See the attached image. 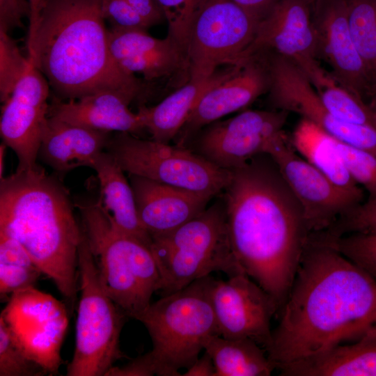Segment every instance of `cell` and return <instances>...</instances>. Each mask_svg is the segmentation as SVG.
<instances>
[{
	"label": "cell",
	"mask_w": 376,
	"mask_h": 376,
	"mask_svg": "<svg viewBox=\"0 0 376 376\" xmlns=\"http://www.w3.org/2000/svg\"><path fill=\"white\" fill-rule=\"evenodd\" d=\"M280 312L266 350L275 369L376 332V281L308 237Z\"/></svg>",
	"instance_id": "obj_1"
},
{
	"label": "cell",
	"mask_w": 376,
	"mask_h": 376,
	"mask_svg": "<svg viewBox=\"0 0 376 376\" xmlns=\"http://www.w3.org/2000/svg\"><path fill=\"white\" fill-rule=\"evenodd\" d=\"M256 157L230 170L224 190L228 228L242 269L272 296L280 311L309 233L302 210L276 164L269 166Z\"/></svg>",
	"instance_id": "obj_2"
},
{
	"label": "cell",
	"mask_w": 376,
	"mask_h": 376,
	"mask_svg": "<svg viewBox=\"0 0 376 376\" xmlns=\"http://www.w3.org/2000/svg\"><path fill=\"white\" fill-rule=\"evenodd\" d=\"M104 1L29 0L27 58L60 100L111 91L134 100L144 91L111 54Z\"/></svg>",
	"instance_id": "obj_3"
},
{
	"label": "cell",
	"mask_w": 376,
	"mask_h": 376,
	"mask_svg": "<svg viewBox=\"0 0 376 376\" xmlns=\"http://www.w3.org/2000/svg\"><path fill=\"white\" fill-rule=\"evenodd\" d=\"M0 232L22 245L72 307L82 230L66 189L39 164L1 179Z\"/></svg>",
	"instance_id": "obj_4"
},
{
	"label": "cell",
	"mask_w": 376,
	"mask_h": 376,
	"mask_svg": "<svg viewBox=\"0 0 376 376\" xmlns=\"http://www.w3.org/2000/svg\"><path fill=\"white\" fill-rule=\"evenodd\" d=\"M213 281L210 275L196 280L135 318L152 340V350L140 356L150 376L182 375L179 370L190 368L209 338L219 335L210 298Z\"/></svg>",
	"instance_id": "obj_5"
},
{
	"label": "cell",
	"mask_w": 376,
	"mask_h": 376,
	"mask_svg": "<svg viewBox=\"0 0 376 376\" xmlns=\"http://www.w3.org/2000/svg\"><path fill=\"white\" fill-rule=\"evenodd\" d=\"M77 207L104 290L127 318L135 319L160 289L150 246L114 227L96 201L79 203Z\"/></svg>",
	"instance_id": "obj_6"
},
{
	"label": "cell",
	"mask_w": 376,
	"mask_h": 376,
	"mask_svg": "<svg viewBox=\"0 0 376 376\" xmlns=\"http://www.w3.org/2000/svg\"><path fill=\"white\" fill-rule=\"evenodd\" d=\"M151 239L163 296L212 272H221L228 277L245 274L233 250L224 201L213 204L174 230Z\"/></svg>",
	"instance_id": "obj_7"
},
{
	"label": "cell",
	"mask_w": 376,
	"mask_h": 376,
	"mask_svg": "<svg viewBox=\"0 0 376 376\" xmlns=\"http://www.w3.org/2000/svg\"><path fill=\"white\" fill-rule=\"evenodd\" d=\"M78 272L80 299L75 346L66 375L106 376L114 363L125 357L120 350V336L127 316L104 290L83 230Z\"/></svg>",
	"instance_id": "obj_8"
},
{
	"label": "cell",
	"mask_w": 376,
	"mask_h": 376,
	"mask_svg": "<svg viewBox=\"0 0 376 376\" xmlns=\"http://www.w3.org/2000/svg\"><path fill=\"white\" fill-rule=\"evenodd\" d=\"M106 150L130 175L187 189L212 198L228 185L231 171L182 146L146 140L127 132L110 137Z\"/></svg>",
	"instance_id": "obj_9"
},
{
	"label": "cell",
	"mask_w": 376,
	"mask_h": 376,
	"mask_svg": "<svg viewBox=\"0 0 376 376\" xmlns=\"http://www.w3.org/2000/svg\"><path fill=\"white\" fill-rule=\"evenodd\" d=\"M260 22L232 0H204L190 33L189 80L206 79L223 65L241 63Z\"/></svg>",
	"instance_id": "obj_10"
},
{
	"label": "cell",
	"mask_w": 376,
	"mask_h": 376,
	"mask_svg": "<svg viewBox=\"0 0 376 376\" xmlns=\"http://www.w3.org/2000/svg\"><path fill=\"white\" fill-rule=\"evenodd\" d=\"M265 155L274 161L299 203L309 235L327 230L364 201V192L338 187L309 164L284 132L269 143Z\"/></svg>",
	"instance_id": "obj_11"
},
{
	"label": "cell",
	"mask_w": 376,
	"mask_h": 376,
	"mask_svg": "<svg viewBox=\"0 0 376 376\" xmlns=\"http://www.w3.org/2000/svg\"><path fill=\"white\" fill-rule=\"evenodd\" d=\"M315 0H278L258 25L241 63L260 53H274L295 63L314 87L329 76L318 62L313 22Z\"/></svg>",
	"instance_id": "obj_12"
},
{
	"label": "cell",
	"mask_w": 376,
	"mask_h": 376,
	"mask_svg": "<svg viewBox=\"0 0 376 376\" xmlns=\"http://www.w3.org/2000/svg\"><path fill=\"white\" fill-rule=\"evenodd\" d=\"M262 54L269 77L267 92L274 107L296 113L332 136L376 155V130L373 127L338 119L326 108L311 82L295 63L274 53Z\"/></svg>",
	"instance_id": "obj_13"
},
{
	"label": "cell",
	"mask_w": 376,
	"mask_h": 376,
	"mask_svg": "<svg viewBox=\"0 0 376 376\" xmlns=\"http://www.w3.org/2000/svg\"><path fill=\"white\" fill-rule=\"evenodd\" d=\"M0 317L29 357L49 375L58 373L68 322L65 306L33 286L11 295Z\"/></svg>",
	"instance_id": "obj_14"
},
{
	"label": "cell",
	"mask_w": 376,
	"mask_h": 376,
	"mask_svg": "<svg viewBox=\"0 0 376 376\" xmlns=\"http://www.w3.org/2000/svg\"><path fill=\"white\" fill-rule=\"evenodd\" d=\"M210 298L221 336L248 338L267 350L272 339L271 320L279 311L271 295L242 273L226 281L214 279Z\"/></svg>",
	"instance_id": "obj_15"
},
{
	"label": "cell",
	"mask_w": 376,
	"mask_h": 376,
	"mask_svg": "<svg viewBox=\"0 0 376 376\" xmlns=\"http://www.w3.org/2000/svg\"><path fill=\"white\" fill-rule=\"evenodd\" d=\"M28 60L26 71L3 103L0 118L1 136L3 143L17 155V170L31 169L38 165L42 133L49 107L48 81Z\"/></svg>",
	"instance_id": "obj_16"
},
{
	"label": "cell",
	"mask_w": 376,
	"mask_h": 376,
	"mask_svg": "<svg viewBox=\"0 0 376 376\" xmlns=\"http://www.w3.org/2000/svg\"><path fill=\"white\" fill-rule=\"evenodd\" d=\"M313 22L318 59L343 88L368 104L375 87L351 35L345 0H315Z\"/></svg>",
	"instance_id": "obj_17"
},
{
	"label": "cell",
	"mask_w": 376,
	"mask_h": 376,
	"mask_svg": "<svg viewBox=\"0 0 376 376\" xmlns=\"http://www.w3.org/2000/svg\"><path fill=\"white\" fill-rule=\"evenodd\" d=\"M288 113L283 110H246L209 127L198 141L205 158L228 170L265 154L269 143L283 132Z\"/></svg>",
	"instance_id": "obj_18"
},
{
	"label": "cell",
	"mask_w": 376,
	"mask_h": 376,
	"mask_svg": "<svg viewBox=\"0 0 376 376\" xmlns=\"http://www.w3.org/2000/svg\"><path fill=\"white\" fill-rule=\"evenodd\" d=\"M269 86V73L261 54L240 63L231 76L203 95L180 130V141L201 127L248 106L267 92Z\"/></svg>",
	"instance_id": "obj_19"
},
{
	"label": "cell",
	"mask_w": 376,
	"mask_h": 376,
	"mask_svg": "<svg viewBox=\"0 0 376 376\" xmlns=\"http://www.w3.org/2000/svg\"><path fill=\"white\" fill-rule=\"evenodd\" d=\"M111 54L125 72L139 73L147 81L188 73L187 56L169 36L157 38L144 30H108Z\"/></svg>",
	"instance_id": "obj_20"
},
{
	"label": "cell",
	"mask_w": 376,
	"mask_h": 376,
	"mask_svg": "<svg viewBox=\"0 0 376 376\" xmlns=\"http://www.w3.org/2000/svg\"><path fill=\"white\" fill-rule=\"evenodd\" d=\"M130 176L139 221L151 238L170 233L196 217L211 199L146 178Z\"/></svg>",
	"instance_id": "obj_21"
},
{
	"label": "cell",
	"mask_w": 376,
	"mask_h": 376,
	"mask_svg": "<svg viewBox=\"0 0 376 376\" xmlns=\"http://www.w3.org/2000/svg\"><path fill=\"white\" fill-rule=\"evenodd\" d=\"M110 132L72 124L49 116L43 127L38 157L58 173L92 167L106 150Z\"/></svg>",
	"instance_id": "obj_22"
},
{
	"label": "cell",
	"mask_w": 376,
	"mask_h": 376,
	"mask_svg": "<svg viewBox=\"0 0 376 376\" xmlns=\"http://www.w3.org/2000/svg\"><path fill=\"white\" fill-rule=\"evenodd\" d=\"M133 101L116 91H101L63 102L55 97L48 116L69 123L106 132L138 133L145 128L138 113L129 109Z\"/></svg>",
	"instance_id": "obj_23"
},
{
	"label": "cell",
	"mask_w": 376,
	"mask_h": 376,
	"mask_svg": "<svg viewBox=\"0 0 376 376\" xmlns=\"http://www.w3.org/2000/svg\"><path fill=\"white\" fill-rule=\"evenodd\" d=\"M281 376H376V332L279 368Z\"/></svg>",
	"instance_id": "obj_24"
},
{
	"label": "cell",
	"mask_w": 376,
	"mask_h": 376,
	"mask_svg": "<svg viewBox=\"0 0 376 376\" xmlns=\"http://www.w3.org/2000/svg\"><path fill=\"white\" fill-rule=\"evenodd\" d=\"M237 67L230 65L206 79L188 80L157 105L141 106L137 113L152 139L169 143L180 132L203 95L231 76Z\"/></svg>",
	"instance_id": "obj_25"
},
{
	"label": "cell",
	"mask_w": 376,
	"mask_h": 376,
	"mask_svg": "<svg viewBox=\"0 0 376 376\" xmlns=\"http://www.w3.org/2000/svg\"><path fill=\"white\" fill-rule=\"evenodd\" d=\"M91 168L95 171L100 185L96 203L111 224L151 247V237L139 221L133 190L125 171L107 150L97 157Z\"/></svg>",
	"instance_id": "obj_26"
},
{
	"label": "cell",
	"mask_w": 376,
	"mask_h": 376,
	"mask_svg": "<svg viewBox=\"0 0 376 376\" xmlns=\"http://www.w3.org/2000/svg\"><path fill=\"white\" fill-rule=\"evenodd\" d=\"M292 144L309 164L338 187L364 192L350 175L336 148L334 137L311 121L301 118L292 134Z\"/></svg>",
	"instance_id": "obj_27"
},
{
	"label": "cell",
	"mask_w": 376,
	"mask_h": 376,
	"mask_svg": "<svg viewBox=\"0 0 376 376\" xmlns=\"http://www.w3.org/2000/svg\"><path fill=\"white\" fill-rule=\"evenodd\" d=\"M215 367V376H269L274 366L266 351L248 338H209L204 347Z\"/></svg>",
	"instance_id": "obj_28"
},
{
	"label": "cell",
	"mask_w": 376,
	"mask_h": 376,
	"mask_svg": "<svg viewBox=\"0 0 376 376\" xmlns=\"http://www.w3.org/2000/svg\"><path fill=\"white\" fill-rule=\"evenodd\" d=\"M41 274L22 245L0 232L1 298L33 287Z\"/></svg>",
	"instance_id": "obj_29"
},
{
	"label": "cell",
	"mask_w": 376,
	"mask_h": 376,
	"mask_svg": "<svg viewBox=\"0 0 376 376\" xmlns=\"http://www.w3.org/2000/svg\"><path fill=\"white\" fill-rule=\"evenodd\" d=\"M350 31L376 86V0H345Z\"/></svg>",
	"instance_id": "obj_30"
},
{
	"label": "cell",
	"mask_w": 376,
	"mask_h": 376,
	"mask_svg": "<svg viewBox=\"0 0 376 376\" xmlns=\"http://www.w3.org/2000/svg\"><path fill=\"white\" fill-rule=\"evenodd\" d=\"M315 88L324 105L338 119L373 127L368 104L339 85L331 75Z\"/></svg>",
	"instance_id": "obj_31"
},
{
	"label": "cell",
	"mask_w": 376,
	"mask_h": 376,
	"mask_svg": "<svg viewBox=\"0 0 376 376\" xmlns=\"http://www.w3.org/2000/svg\"><path fill=\"white\" fill-rule=\"evenodd\" d=\"M48 372L20 345L0 317V376H41Z\"/></svg>",
	"instance_id": "obj_32"
},
{
	"label": "cell",
	"mask_w": 376,
	"mask_h": 376,
	"mask_svg": "<svg viewBox=\"0 0 376 376\" xmlns=\"http://www.w3.org/2000/svg\"><path fill=\"white\" fill-rule=\"evenodd\" d=\"M315 240L332 246L376 281L375 234L354 233L333 238L315 237Z\"/></svg>",
	"instance_id": "obj_33"
},
{
	"label": "cell",
	"mask_w": 376,
	"mask_h": 376,
	"mask_svg": "<svg viewBox=\"0 0 376 376\" xmlns=\"http://www.w3.org/2000/svg\"><path fill=\"white\" fill-rule=\"evenodd\" d=\"M336 148L351 177L368 194L376 196V155L334 137Z\"/></svg>",
	"instance_id": "obj_34"
},
{
	"label": "cell",
	"mask_w": 376,
	"mask_h": 376,
	"mask_svg": "<svg viewBox=\"0 0 376 376\" xmlns=\"http://www.w3.org/2000/svg\"><path fill=\"white\" fill-rule=\"evenodd\" d=\"M168 24V36L186 53L191 26L204 0H157Z\"/></svg>",
	"instance_id": "obj_35"
},
{
	"label": "cell",
	"mask_w": 376,
	"mask_h": 376,
	"mask_svg": "<svg viewBox=\"0 0 376 376\" xmlns=\"http://www.w3.org/2000/svg\"><path fill=\"white\" fill-rule=\"evenodd\" d=\"M29 60L8 33L0 31V99L3 103L27 70Z\"/></svg>",
	"instance_id": "obj_36"
},
{
	"label": "cell",
	"mask_w": 376,
	"mask_h": 376,
	"mask_svg": "<svg viewBox=\"0 0 376 376\" xmlns=\"http://www.w3.org/2000/svg\"><path fill=\"white\" fill-rule=\"evenodd\" d=\"M376 233V196L367 198L329 228L320 233L324 237L333 238L354 233Z\"/></svg>",
	"instance_id": "obj_37"
},
{
	"label": "cell",
	"mask_w": 376,
	"mask_h": 376,
	"mask_svg": "<svg viewBox=\"0 0 376 376\" xmlns=\"http://www.w3.org/2000/svg\"><path fill=\"white\" fill-rule=\"evenodd\" d=\"M103 15L111 29L148 31L150 28L127 0H104Z\"/></svg>",
	"instance_id": "obj_38"
},
{
	"label": "cell",
	"mask_w": 376,
	"mask_h": 376,
	"mask_svg": "<svg viewBox=\"0 0 376 376\" xmlns=\"http://www.w3.org/2000/svg\"><path fill=\"white\" fill-rule=\"evenodd\" d=\"M30 13L29 0H0V31L8 33L22 27V18L29 17Z\"/></svg>",
	"instance_id": "obj_39"
},
{
	"label": "cell",
	"mask_w": 376,
	"mask_h": 376,
	"mask_svg": "<svg viewBox=\"0 0 376 376\" xmlns=\"http://www.w3.org/2000/svg\"><path fill=\"white\" fill-rule=\"evenodd\" d=\"M149 27L165 19L164 12L157 0H127Z\"/></svg>",
	"instance_id": "obj_40"
},
{
	"label": "cell",
	"mask_w": 376,
	"mask_h": 376,
	"mask_svg": "<svg viewBox=\"0 0 376 376\" xmlns=\"http://www.w3.org/2000/svg\"><path fill=\"white\" fill-rule=\"evenodd\" d=\"M260 21L269 12L278 0H232Z\"/></svg>",
	"instance_id": "obj_41"
},
{
	"label": "cell",
	"mask_w": 376,
	"mask_h": 376,
	"mask_svg": "<svg viewBox=\"0 0 376 376\" xmlns=\"http://www.w3.org/2000/svg\"><path fill=\"white\" fill-rule=\"evenodd\" d=\"M215 367L211 357L205 354L187 369L183 376H215Z\"/></svg>",
	"instance_id": "obj_42"
},
{
	"label": "cell",
	"mask_w": 376,
	"mask_h": 376,
	"mask_svg": "<svg viewBox=\"0 0 376 376\" xmlns=\"http://www.w3.org/2000/svg\"><path fill=\"white\" fill-rule=\"evenodd\" d=\"M368 105L371 113L373 127L376 130V86L368 102Z\"/></svg>",
	"instance_id": "obj_43"
},
{
	"label": "cell",
	"mask_w": 376,
	"mask_h": 376,
	"mask_svg": "<svg viewBox=\"0 0 376 376\" xmlns=\"http://www.w3.org/2000/svg\"><path fill=\"white\" fill-rule=\"evenodd\" d=\"M6 147L7 146L2 142L0 146V180L3 178L4 157Z\"/></svg>",
	"instance_id": "obj_44"
},
{
	"label": "cell",
	"mask_w": 376,
	"mask_h": 376,
	"mask_svg": "<svg viewBox=\"0 0 376 376\" xmlns=\"http://www.w3.org/2000/svg\"><path fill=\"white\" fill-rule=\"evenodd\" d=\"M375 234L376 235V233H375Z\"/></svg>",
	"instance_id": "obj_45"
}]
</instances>
